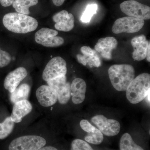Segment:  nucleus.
I'll use <instances>...</instances> for the list:
<instances>
[{
    "instance_id": "1",
    "label": "nucleus",
    "mask_w": 150,
    "mask_h": 150,
    "mask_svg": "<svg viewBox=\"0 0 150 150\" xmlns=\"http://www.w3.org/2000/svg\"><path fill=\"white\" fill-rule=\"evenodd\" d=\"M4 26L9 31L24 34L34 31L38 26L35 18L19 13H10L3 17Z\"/></svg>"
},
{
    "instance_id": "2",
    "label": "nucleus",
    "mask_w": 150,
    "mask_h": 150,
    "mask_svg": "<svg viewBox=\"0 0 150 150\" xmlns=\"http://www.w3.org/2000/svg\"><path fill=\"white\" fill-rule=\"evenodd\" d=\"M108 75L111 84L116 90L126 91L135 78L134 67L129 64H115L108 69Z\"/></svg>"
},
{
    "instance_id": "3",
    "label": "nucleus",
    "mask_w": 150,
    "mask_h": 150,
    "mask_svg": "<svg viewBox=\"0 0 150 150\" xmlns=\"http://www.w3.org/2000/svg\"><path fill=\"white\" fill-rule=\"evenodd\" d=\"M150 75L143 73L134 78L126 90L127 99L132 104L142 101L150 92Z\"/></svg>"
},
{
    "instance_id": "4",
    "label": "nucleus",
    "mask_w": 150,
    "mask_h": 150,
    "mask_svg": "<svg viewBox=\"0 0 150 150\" xmlns=\"http://www.w3.org/2000/svg\"><path fill=\"white\" fill-rule=\"evenodd\" d=\"M46 141L43 137L36 135H26L13 140L8 150H37L45 146Z\"/></svg>"
},
{
    "instance_id": "5",
    "label": "nucleus",
    "mask_w": 150,
    "mask_h": 150,
    "mask_svg": "<svg viewBox=\"0 0 150 150\" xmlns=\"http://www.w3.org/2000/svg\"><path fill=\"white\" fill-rule=\"evenodd\" d=\"M144 20L143 19L132 17H124L115 21L112 26V32L115 34L139 32L144 26Z\"/></svg>"
},
{
    "instance_id": "6",
    "label": "nucleus",
    "mask_w": 150,
    "mask_h": 150,
    "mask_svg": "<svg viewBox=\"0 0 150 150\" xmlns=\"http://www.w3.org/2000/svg\"><path fill=\"white\" fill-rule=\"evenodd\" d=\"M67 64L65 60L60 56H56L50 60L43 70L42 78L47 82L55 78L66 76Z\"/></svg>"
},
{
    "instance_id": "7",
    "label": "nucleus",
    "mask_w": 150,
    "mask_h": 150,
    "mask_svg": "<svg viewBox=\"0 0 150 150\" xmlns=\"http://www.w3.org/2000/svg\"><path fill=\"white\" fill-rule=\"evenodd\" d=\"M120 8L128 16L144 20L150 19V7L134 0L123 2L120 4Z\"/></svg>"
},
{
    "instance_id": "8",
    "label": "nucleus",
    "mask_w": 150,
    "mask_h": 150,
    "mask_svg": "<svg viewBox=\"0 0 150 150\" xmlns=\"http://www.w3.org/2000/svg\"><path fill=\"white\" fill-rule=\"evenodd\" d=\"M58 34L57 30L43 28L35 33V41L45 47H58L64 44V40L63 38L57 36Z\"/></svg>"
},
{
    "instance_id": "9",
    "label": "nucleus",
    "mask_w": 150,
    "mask_h": 150,
    "mask_svg": "<svg viewBox=\"0 0 150 150\" xmlns=\"http://www.w3.org/2000/svg\"><path fill=\"white\" fill-rule=\"evenodd\" d=\"M91 121L103 134L107 137H114L120 132L121 125L114 119H108L102 115H97L92 118Z\"/></svg>"
},
{
    "instance_id": "10",
    "label": "nucleus",
    "mask_w": 150,
    "mask_h": 150,
    "mask_svg": "<svg viewBox=\"0 0 150 150\" xmlns=\"http://www.w3.org/2000/svg\"><path fill=\"white\" fill-rule=\"evenodd\" d=\"M48 85L55 90L58 95V100L61 104L68 103L71 96V84L67 81L66 76L55 78L47 81Z\"/></svg>"
},
{
    "instance_id": "11",
    "label": "nucleus",
    "mask_w": 150,
    "mask_h": 150,
    "mask_svg": "<svg viewBox=\"0 0 150 150\" xmlns=\"http://www.w3.org/2000/svg\"><path fill=\"white\" fill-rule=\"evenodd\" d=\"M35 95L38 101L43 107L52 106L58 100L57 92L48 85H44L38 87Z\"/></svg>"
},
{
    "instance_id": "12",
    "label": "nucleus",
    "mask_w": 150,
    "mask_h": 150,
    "mask_svg": "<svg viewBox=\"0 0 150 150\" xmlns=\"http://www.w3.org/2000/svg\"><path fill=\"white\" fill-rule=\"evenodd\" d=\"M27 70L24 67L17 68L9 73L4 81V87L10 93H12L22 81L27 76Z\"/></svg>"
},
{
    "instance_id": "13",
    "label": "nucleus",
    "mask_w": 150,
    "mask_h": 150,
    "mask_svg": "<svg viewBox=\"0 0 150 150\" xmlns=\"http://www.w3.org/2000/svg\"><path fill=\"white\" fill-rule=\"evenodd\" d=\"M81 51L82 55L79 54L76 56L79 63L90 67H99L101 66V60L96 51L89 46H83L81 48Z\"/></svg>"
},
{
    "instance_id": "14",
    "label": "nucleus",
    "mask_w": 150,
    "mask_h": 150,
    "mask_svg": "<svg viewBox=\"0 0 150 150\" xmlns=\"http://www.w3.org/2000/svg\"><path fill=\"white\" fill-rule=\"evenodd\" d=\"M53 20L56 23L55 28L60 31L68 32L74 26V16L66 10L62 11L55 14L53 17Z\"/></svg>"
},
{
    "instance_id": "15",
    "label": "nucleus",
    "mask_w": 150,
    "mask_h": 150,
    "mask_svg": "<svg viewBox=\"0 0 150 150\" xmlns=\"http://www.w3.org/2000/svg\"><path fill=\"white\" fill-rule=\"evenodd\" d=\"M81 128L88 133L85 137L86 142L94 145H99L102 143L103 136L99 129L92 125L87 120H82L80 123Z\"/></svg>"
},
{
    "instance_id": "16",
    "label": "nucleus",
    "mask_w": 150,
    "mask_h": 150,
    "mask_svg": "<svg viewBox=\"0 0 150 150\" xmlns=\"http://www.w3.org/2000/svg\"><path fill=\"white\" fill-rule=\"evenodd\" d=\"M117 40L112 37L100 38L95 46L96 51L98 52L103 58L107 59L112 58V52L118 45Z\"/></svg>"
},
{
    "instance_id": "17",
    "label": "nucleus",
    "mask_w": 150,
    "mask_h": 150,
    "mask_svg": "<svg viewBox=\"0 0 150 150\" xmlns=\"http://www.w3.org/2000/svg\"><path fill=\"white\" fill-rule=\"evenodd\" d=\"M131 44L134 50L132 55L133 59L138 61L145 59L148 47L150 44L146 36L141 35L134 38L131 40Z\"/></svg>"
},
{
    "instance_id": "18",
    "label": "nucleus",
    "mask_w": 150,
    "mask_h": 150,
    "mask_svg": "<svg viewBox=\"0 0 150 150\" xmlns=\"http://www.w3.org/2000/svg\"><path fill=\"white\" fill-rule=\"evenodd\" d=\"M32 105L27 100L16 103L13 108L10 116L11 119L14 123L21 122L22 119L31 112Z\"/></svg>"
},
{
    "instance_id": "19",
    "label": "nucleus",
    "mask_w": 150,
    "mask_h": 150,
    "mask_svg": "<svg viewBox=\"0 0 150 150\" xmlns=\"http://www.w3.org/2000/svg\"><path fill=\"white\" fill-rule=\"evenodd\" d=\"M86 84L85 81L81 78H76L71 84V91L72 92V100L74 104L82 103L86 98Z\"/></svg>"
},
{
    "instance_id": "20",
    "label": "nucleus",
    "mask_w": 150,
    "mask_h": 150,
    "mask_svg": "<svg viewBox=\"0 0 150 150\" xmlns=\"http://www.w3.org/2000/svg\"><path fill=\"white\" fill-rule=\"evenodd\" d=\"M30 91V87L29 85L27 83L22 84L17 87L12 93H11V101L14 104L18 101L27 100Z\"/></svg>"
},
{
    "instance_id": "21",
    "label": "nucleus",
    "mask_w": 150,
    "mask_h": 150,
    "mask_svg": "<svg viewBox=\"0 0 150 150\" xmlns=\"http://www.w3.org/2000/svg\"><path fill=\"white\" fill-rule=\"evenodd\" d=\"M38 2V0H15L12 5L17 12L28 15L29 8L36 5Z\"/></svg>"
},
{
    "instance_id": "22",
    "label": "nucleus",
    "mask_w": 150,
    "mask_h": 150,
    "mask_svg": "<svg viewBox=\"0 0 150 150\" xmlns=\"http://www.w3.org/2000/svg\"><path fill=\"white\" fill-rule=\"evenodd\" d=\"M120 150H144L134 142L128 133L123 134L120 142Z\"/></svg>"
},
{
    "instance_id": "23",
    "label": "nucleus",
    "mask_w": 150,
    "mask_h": 150,
    "mask_svg": "<svg viewBox=\"0 0 150 150\" xmlns=\"http://www.w3.org/2000/svg\"><path fill=\"white\" fill-rule=\"evenodd\" d=\"M14 125L10 117L6 118L4 122L0 123V139H4L8 137L12 132Z\"/></svg>"
},
{
    "instance_id": "24",
    "label": "nucleus",
    "mask_w": 150,
    "mask_h": 150,
    "mask_svg": "<svg viewBox=\"0 0 150 150\" xmlns=\"http://www.w3.org/2000/svg\"><path fill=\"white\" fill-rule=\"evenodd\" d=\"M98 5L96 4L88 5L81 17V21L84 23L89 22L92 16L96 13Z\"/></svg>"
},
{
    "instance_id": "25",
    "label": "nucleus",
    "mask_w": 150,
    "mask_h": 150,
    "mask_svg": "<svg viewBox=\"0 0 150 150\" xmlns=\"http://www.w3.org/2000/svg\"><path fill=\"white\" fill-rule=\"evenodd\" d=\"M71 150H94L88 143L80 139H76L72 142Z\"/></svg>"
},
{
    "instance_id": "26",
    "label": "nucleus",
    "mask_w": 150,
    "mask_h": 150,
    "mask_svg": "<svg viewBox=\"0 0 150 150\" xmlns=\"http://www.w3.org/2000/svg\"><path fill=\"white\" fill-rule=\"evenodd\" d=\"M11 61V57L8 52L3 51L0 48V68L8 66Z\"/></svg>"
},
{
    "instance_id": "27",
    "label": "nucleus",
    "mask_w": 150,
    "mask_h": 150,
    "mask_svg": "<svg viewBox=\"0 0 150 150\" xmlns=\"http://www.w3.org/2000/svg\"><path fill=\"white\" fill-rule=\"evenodd\" d=\"M15 0H0V4L3 6H9L13 4Z\"/></svg>"
},
{
    "instance_id": "28",
    "label": "nucleus",
    "mask_w": 150,
    "mask_h": 150,
    "mask_svg": "<svg viewBox=\"0 0 150 150\" xmlns=\"http://www.w3.org/2000/svg\"><path fill=\"white\" fill-rule=\"evenodd\" d=\"M52 1L53 4L55 6H62L65 0H52Z\"/></svg>"
},
{
    "instance_id": "29",
    "label": "nucleus",
    "mask_w": 150,
    "mask_h": 150,
    "mask_svg": "<svg viewBox=\"0 0 150 150\" xmlns=\"http://www.w3.org/2000/svg\"><path fill=\"white\" fill-rule=\"evenodd\" d=\"M37 150H58L56 148L52 146H47L40 148Z\"/></svg>"
},
{
    "instance_id": "30",
    "label": "nucleus",
    "mask_w": 150,
    "mask_h": 150,
    "mask_svg": "<svg viewBox=\"0 0 150 150\" xmlns=\"http://www.w3.org/2000/svg\"><path fill=\"white\" fill-rule=\"evenodd\" d=\"M147 60L148 62H150V44L149 45V47L147 51L146 56Z\"/></svg>"
}]
</instances>
